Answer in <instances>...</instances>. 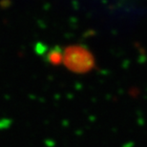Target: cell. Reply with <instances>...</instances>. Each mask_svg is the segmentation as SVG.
I'll list each match as a JSON object with an SVG mask.
<instances>
[{
    "label": "cell",
    "instance_id": "1",
    "mask_svg": "<svg viewBox=\"0 0 147 147\" xmlns=\"http://www.w3.org/2000/svg\"><path fill=\"white\" fill-rule=\"evenodd\" d=\"M62 61L69 70L76 73H86L95 66V59L86 48L70 46L63 53Z\"/></svg>",
    "mask_w": 147,
    "mask_h": 147
},
{
    "label": "cell",
    "instance_id": "2",
    "mask_svg": "<svg viewBox=\"0 0 147 147\" xmlns=\"http://www.w3.org/2000/svg\"><path fill=\"white\" fill-rule=\"evenodd\" d=\"M62 58H63V54L61 53L60 50L57 48H55L54 50H52L48 55L49 61L53 64H55V65L62 62Z\"/></svg>",
    "mask_w": 147,
    "mask_h": 147
}]
</instances>
